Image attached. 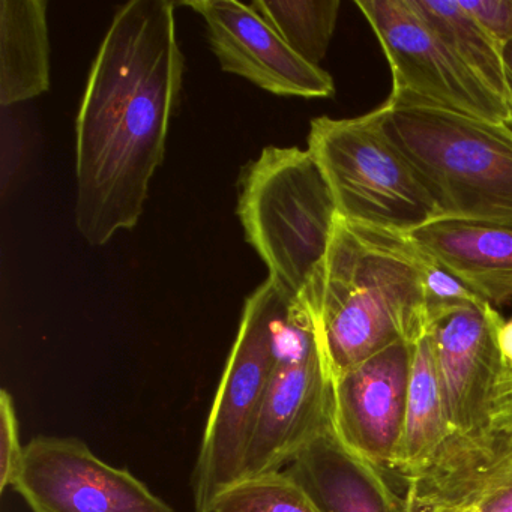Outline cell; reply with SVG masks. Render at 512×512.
<instances>
[{"instance_id":"obj_1","label":"cell","mask_w":512,"mask_h":512,"mask_svg":"<svg viewBox=\"0 0 512 512\" xmlns=\"http://www.w3.org/2000/svg\"><path fill=\"white\" fill-rule=\"evenodd\" d=\"M175 2L131 0L95 56L76 121V226L92 247L139 224L184 79Z\"/></svg>"},{"instance_id":"obj_2","label":"cell","mask_w":512,"mask_h":512,"mask_svg":"<svg viewBox=\"0 0 512 512\" xmlns=\"http://www.w3.org/2000/svg\"><path fill=\"white\" fill-rule=\"evenodd\" d=\"M430 256L412 236L338 215L328 251L301 293L332 380L428 329L424 272Z\"/></svg>"},{"instance_id":"obj_3","label":"cell","mask_w":512,"mask_h":512,"mask_svg":"<svg viewBox=\"0 0 512 512\" xmlns=\"http://www.w3.org/2000/svg\"><path fill=\"white\" fill-rule=\"evenodd\" d=\"M383 128L433 197L440 220L512 229V128L419 104H383Z\"/></svg>"},{"instance_id":"obj_4","label":"cell","mask_w":512,"mask_h":512,"mask_svg":"<svg viewBox=\"0 0 512 512\" xmlns=\"http://www.w3.org/2000/svg\"><path fill=\"white\" fill-rule=\"evenodd\" d=\"M236 214L269 278L301 295L328 251L338 217L308 149L268 146L239 176Z\"/></svg>"},{"instance_id":"obj_5","label":"cell","mask_w":512,"mask_h":512,"mask_svg":"<svg viewBox=\"0 0 512 512\" xmlns=\"http://www.w3.org/2000/svg\"><path fill=\"white\" fill-rule=\"evenodd\" d=\"M307 143L340 217L404 235L440 220L424 182L383 128L382 107L358 118H314Z\"/></svg>"},{"instance_id":"obj_6","label":"cell","mask_w":512,"mask_h":512,"mask_svg":"<svg viewBox=\"0 0 512 512\" xmlns=\"http://www.w3.org/2000/svg\"><path fill=\"white\" fill-rule=\"evenodd\" d=\"M295 296L268 278L245 301L191 473L194 512H214L221 494L241 479L277 355L278 323Z\"/></svg>"},{"instance_id":"obj_7","label":"cell","mask_w":512,"mask_h":512,"mask_svg":"<svg viewBox=\"0 0 512 512\" xmlns=\"http://www.w3.org/2000/svg\"><path fill=\"white\" fill-rule=\"evenodd\" d=\"M331 422V371L310 308L298 295L278 323L277 355L241 479L281 472Z\"/></svg>"},{"instance_id":"obj_8","label":"cell","mask_w":512,"mask_h":512,"mask_svg":"<svg viewBox=\"0 0 512 512\" xmlns=\"http://www.w3.org/2000/svg\"><path fill=\"white\" fill-rule=\"evenodd\" d=\"M392 74L386 103L419 104L508 124L505 101L494 94L434 32L412 0H356Z\"/></svg>"},{"instance_id":"obj_9","label":"cell","mask_w":512,"mask_h":512,"mask_svg":"<svg viewBox=\"0 0 512 512\" xmlns=\"http://www.w3.org/2000/svg\"><path fill=\"white\" fill-rule=\"evenodd\" d=\"M11 490L31 512H178L77 437H34Z\"/></svg>"},{"instance_id":"obj_10","label":"cell","mask_w":512,"mask_h":512,"mask_svg":"<svg viewBox=\"0 0 512 512\" xmlns=\"http://www.w3.org/2000/svg\"><path fill=\"white\" fill-rule=\"evenodd\" d=\"M512 487V370L503 367L484 431L449 436L406 479V512H457Z\"/></svg>"},{"instance_id":"obj_11","label":"cell","mask_w":512,"mask_h":512,"mask_svg":"<svg viewBox=\"0 0 512 512\" xmlns=\"http://www.w3.org/2000/svg\"><path fill=\"white\" fill-rule=\"evenodd\" d=\"M503 320L488 302L428 310V334L433 340L451 436L473 437L487 427L503 368L497 343Z\"/></svg>"},{"instance_id":"obj_12","label":"cell","mask_w":512,"mask_h":512,"mask_svg":"<svg viewBox=\"0 0 512 512\" xmlns=\"http://www.w3.org/2000/svg\"><path fill=\"white\" fill-rule=\"evenodd\" d=\"M205 22L221 70L280 97L331 98L332 77L296 55L250 4L235 0L182 2Z\"/></svg>"},{"instance_id":"obj_13","label":"cell","mask_w":512,"mask_h":512,"mask_svg":"<svg viewBox=\"0 0 512 512\" xmlns=\"http://www.w3.org/2000/svg\"><path fill=\"white\" fill-rule=\"evenodd\" d=\"M413 344H392L332 380V428L382 472L397 470Z\"/></svg>"},{"instance_id":"obj_14","label":"cell","mask_w":512,"mask_h":512,"mask_svg":"<svg viewBox=\"0 0 512 512\" xmlns=\"http://www.w3.org/2000/svg\"><path fill=\"white\" fill-rule=\"evenodd\" d=\"M284 470L322 512H406L385 472L349 448L332 422Z\"/></svg>"},{"instance_id":"obj_15","label":"cell","mask_w":512,"mask_h":512,"mask_svg":"<svg viewBox=\"0 0 512 512\" xmlns=\"http://www.w3.org/2000/svg\"><path fill=\"white\" fill-rule=\"evenodd\" d=\"M413 241L494 308L512 301V229L439 220L410 233Z\"/></svg>"},{"instance_id":"obj_16","label":"cell","mask_w":512,"mask_h":512,"mask_svg":"<svg viewBox=\"0 0 512 512\" xmlns=\"http://www.w3.org/2000/svg\"><path fill=\"white\" fill-rule=\"evenodd\" d=\"M46 0H0V106L34 100L50 89Z\"/></svg>"},{"instance_id":"obj_17","label":"cell","mask_w":512,"mask_h":512,"mask_svg":"<svg viewBox=\"0 0 512 512\" xmlns=\"http://www.w3.org/2000/svg\"><path fill=\"white\" fill-rule=\"evenodd\" d=\"M449 436L442 382L427 329L412 350L406 422L397 463L404 481L424 469Z\"/></svg>"},{"instance_id":"obj_18","label":"cell","mask_w":512,"mask_h":512,"mask_svg":"<svg viewBox=\"0 0 512 512\" xmlns=\"http://www.w3.org/2000/svg\"><path fill=\"white\" fill-rule=\"evenodd\" d=\"M412 5L446 46L505 101L503 47L461 7L460 0H412Z\"/></svg>"},{"instance_id":"obj_19","label":"cell","mask_w":512,"mask_h":512,"mask_svg":"<svg viewBox=\"0 0 512 512\" xmlns=\"http://www.w3.org/2000/svg\"><path fill=\"white\" fill-rule=\"evenodd\" d=\"M250 7L296 55L320 67L337 28L340 0H254Z\"/></svg>"},{"instance_id":"obj_20","label":"cell","mask_w":512,"mask_h":512,"mask_svg":"<svg viewBox=\"0 0 512 512\" xmlns=\"http://www.w3.org/2000/svg\"><path fill=\"white\" fill-rule=\"evenodd\" d=\"M214 512H322L286 472L244 478L215 503Z\"/></svg>"},{"instance_id":"obj_21","label":"cell","mask_w":512,"mask_h":512,"mask_svg":"<svg viewBox=\"0 0 512 512\" xmlns=\"http://www.w3.org/2000/svg\"><path fill=\"white\" fill-rule=\"evenodd\" d=\"M25 457V446L20 442L19 419L13 395L0 391V491L13 487L17 472Z\"/></svg>"},{"instance_id":"obj_22","label":"cell","mask_w":512,"mask_h":512,"mask_svg":"<svg viewBox=\"0 0 512 512\" xmlns=\"http://www.w3.org/2000/svg\"><path fill=\"white\" fill-rule=\"evenodd\" d=\"M424 290L428 310L457 304H478L482 301L472 290L467 289L454 274L430 257L424 272Z\"/></svg>"},{"instance_id":"obj_23","label":"cell","mask_w":512,"mask_h":512,"mask_svg":"<svg viewBox=\"0 0 512 512\" xmlns=\"http://www.w3.org/2000/svg\"><path fill=\"white\" fill-rule=\"evenodd\" d=\"M460 4L500 46L512 41V0H460Z\"/></svg>"},{"instance_id":"obj_24","label":"cell","mask_w":512,"mask_h":512,"mask_svg":"<svg viewBox=\"0 0 512 512\" xmlns=\"http://www.w3.org/2000/svg\"><path fill=\"white\" fill-rule=\"evenodd\" d=\"M467 508L475 512H512V487L484 497Z\"/></svg>"},{"instance_id":"obj_25","label":"cell","mask_w":512,"mask_h":512,"mask_svg":"<svg viewBox=\"0 0 512 512\" xmlns=\"http://www.w3.org/2000/svg\"><path fill=\"white\" fill-rule=\"evenodd\" d=\"M497 343H499L503 367L512 370V319L503 320L497 334Z\"/></svg>"},{"instance_id":"obj_26","label":"cell","mask_w":512,"mask_h":512,"mask_svg":"<svg viewBox=\"0 0 512 512\" xmlns=\"http://www.w3.org/2000/svg\"><path fill=\"white\" fill-rule=\"evenodd\" d=\"M503 71H505V104L508 125L512 128V41L503 46Z\"/></svg>"},{"instance_id":"obj_27","label":"cell","mask_w":512,"mask_h":512,"mask_svg":"<svg viewBox=\"0 0 512 512\" xmlns=\"http://www.w3.org/2000/svg\"><path fill=\"white\" fill-rule=\"evenodd\" d=\"M457 512H475V511H472V509L466 508V509H461V511H457Z\"/></svg>"}]
</instances>
